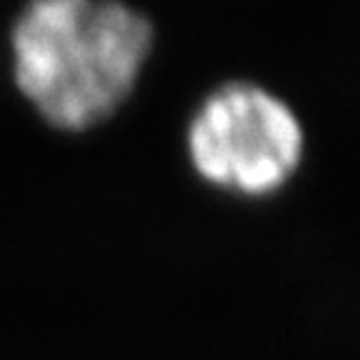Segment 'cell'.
<instances>
[{
    "mask_svg": "<svg viewBox=\"0 0 360 360\" xmlns=\"http://www.w3.org/2000/svg\"><path fill=\"white\" fill-rule=\"evenodd\" d=\"M13 80L58 130H88L118 110L153 48V22L112 0H38L11 30Z\"/></svg>",
    "mask_w": 360,
    "mask_h": 360,
    "instance_id": "6da1fadb",
    "label": "cell"
},
{
    "mask_svg": "<svg viewBox=\"0 0 360 360\" xmlns=\"http://www.w3.org/2000/svg\"><path fill=\"white\" fill-rule=\"evenodd\" d=\"M186 148L205 183L265 198L300 168L305 133L283 98L258 83L233 80L200 101L188 123Z\"/></svg>",
    "mask_w": 360,
    "mask_h": 360,
    "instance_id": "7a4b0ae2",
    "label": "cell"
}]
</instances>
